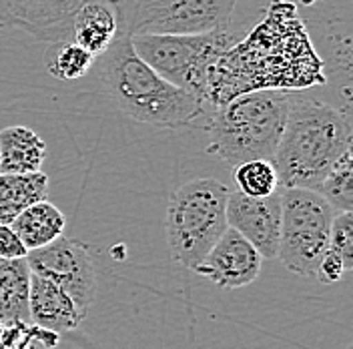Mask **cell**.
<instances>
[{
    "mask_svg": "<svg viewBox=\"0 0 353 349\" xmlns=\"http://www.w3.org/2000/svg\"><path fill=\"white\" fill-rule=\"evenodd\" d=\"M92 66L110 103L137 123L179 129L193 125L205 112L199 97L163 79L134 52L127 32L119 30L109 48L94 57Z\"/></svg>",
    "mask_w": 353,
    "mask_h": 349,
    "instance_id": "1",
    "label": "cell"
},
{
    "mask_svg": "<svg viewBox=\"0 0 353 349\" xmlns=\"http://www.w3.org/2000/svg\"><path fill=\"white\" fill-rule=\"evenodd\" d=\"M352 109L333 107L327 101L289 92L285 127L271 163L279 187L317 191L337 157L352 147Z\"/></svg>",
    "mask_w": 353,
    "mask_h": 349,
    "instance_id": "2",
    "label": "cell"
},
{
    "mask_svg": "<svg viewBox=\"0 0 353 349\" xmlns=\"http://www.w3.org/2000/svg\"><path fill=\"white\" fill-rule=\"evenodd\" d=\"M289 90L259 88L221 103L207 121V153L231 167L247 161H271L285 127Z\"/></svg>",
    "mask_w": 353,
    "mask_h": 349,
    "instance_id": "3",
    "label": "cell"
},
{
    "mask_svg": "<svg viewBox=\"0 0 353 349\" xmlns=\"http://www.w3.org/2000/svg\"><path fill=\"white\" fill-rule=\"evenodd\" d=\"M231 189L219 179H193L173 191L167 205L165 231L176 265L193 269L227 229Z\"/></svg>",
    "mask_w": 353,
    "mask_h": 349,
    "instance_id": "4",
    "label": "cell"
},
{
    "mask_svg": "<svg viewBox=\"0 0 353 349\" xmlns=\"http://www.w3.org/2000/svg\"><path fill=\"white\" fill-rule=\"evenodd\" d=\"M134 52L175 87L193 92L207 105L213 66L235 39L227 30L205 34H134Z\"/></svg>",
    "mask_w": 353,
    "mask_h": 349,
    "instance_id": "5",
    "label": "cell"
},
{
    "mask_svg": "<svg viewBox=\"0 0 353 349\" xmlns=\"http://www.w3.org/2000/svg\"><path fill=\"white\" fill-rule=\"evenodd\" d=\"M281 233L279 251L287 271L299 277H315V269L330 245L335 209L313 189L279 187Z\"/></svg>",
    "mask_w": 353,
    "mask_h": 349,
    "instance_id": "6",
    "label": "cell"
},
{
    "mask_svg": "<svg viewBox=\"0 0 353 349\" xmlns=\"http://www.w3.org/2000/svg\"><path fill=\"white\" fill-rule=\"evenodd\" d=\"M237 0H112L127 34H205L227 30Z\"/></svg>",
    "mask_w": 353,
    "mask_h": 349,
    "instance_id": "7",
    "label": "cell"
},
{
    "mask_svg": "<svg viewBox=\"0 0 353 349\" xmlns=\"http://www.w3.org/2000/svg\"><path fill=\"white\" fill-rule=\"evenodd\" d=\"M32 273L59 285L87 313L97 293V267L85 245L65 235L26 253Z\"/></svg>",
    "mask_w": 353,
    "mask_h": 349,
    "instance_id": "8",
    "label": "cell"
},
{
    "mask_svg": "<svg viewBox=\"0 0 353 349\" xmlns=\"http://www.w3.org/2000/svg\"><path fill=\"white\" fill-rule=\"evenodd\" d=\"M227 227L239 231L263 259H275L281 233V191L267 197H249L241 191L227 199Z\"/></svg>",
    "mask_w": 353,
    "mask_h": 349,
    "instance_id": "9",
    "label": "cell"
},
{
    "mask_svg": "<svg viewBox=\"0 0 353 349\" xmlns=\"http://www.w3.org/2000/svg\"><path fill=\"white\" fill-rule=\"evenodd\" d=\"M85 0H0V24L37 41H72V21Z\"/></svg>",
    "mask_w": 353,
    "mask_h": 349,
    "instance_id": "10",
    "label": "cell"
},
{
    "mask_svg": "<svg viewBox=\"0 0 353 349\" xmlns=\"http://www.w3.org/2000/svg\"><path fill=\"white\" fill-rule=\"evenodd\" d=\"M261 253L233 227H227L193 271L223 289L253 283L261 273Z\"/></svg>",
    "mask_w": 353,
    "mask_h": 349,
    "instance_id": "11",
    "label": "cell"
},
{
    "mask_svg": "<svg viewBox=\"0 0 353 349\" xmlns=\"http://www.w3.org/2000/svg\"><path fill=\"white\" fill-rule=\"evenodd\" d=\"M30 323L41 331L65 333L77 329L87 313H83L74 299L59 285L30 271V293H28Z\"/></svg>",
    "mask_w": 353,
    "mask_h": 349,
    "instance_id": "12",
    "label": "cell"
},
{
    "mask_svg": "<svg viewBox=\"0 0 353 349\" xmlns=\"http://www.w3.org/2000/svg\"><path fill=\"white\" fill-rule=\"evenodd\" d=\"M119 34L117 12L110 0H85L72 21V41L99 57Z\"/></svg>",
    "mask_w": 353,
    "mask_h": 349,
    "instance_id": "13",
    "label": "cell"
},
{
    "mask_svg": "<svg viewBox=\"0 0 353 349\" xmlns=\"http://www.w3.org/2000/svg\"><path fill=\"white\" fill-rule=\"evenodd\" d=\"M28 293L30 267L26 257L0 259V323L4 328L30 323Z\"/></svg>",
    "mask_w": 353,
    "mask_h": 349,
    "instance_id": "14",
    "label": "cell"
},
{
    "mask_svg": "<svg viewBox=\"0 0 353 349\" xmlns=\"http://www.w3.org/2000/svg\"><path fill=\"white\" fill-rule=\"evenodd\" d=\"M46 159V143L21 125L0 131V173H37Z\"/></svg>",
    "mask_w": 353,
    "mask_h": 349,
    "instance_id": "15",
    "label": "cell"
},
{
    "mask_svg": "<svg viewBox=\"0 0 353 349\" xmlns=\"http://www.w3.org/2000/svg\"><path fill=\"white\" fill-rule=\"evenodd\" d=\"M10 227L17 231L24 247L32 251L61 237L65 233L66 217L57 205H52L48 199H43L22 209L10 223Z\"/></svg>",
    "mask_w": 353,
    "mask_h": 349,
    "instance_id": "16",
    "label": "cell"
},
{
    "mask_svg": "<svg viewBox=\"0 0 353 349\" xmlns=\"http://www.w3.org/2000/svg\"><path fill=\"white\" fill-rule=\"evenodd\" d=\"M48 195V177L37 173H0V223L10 225L28 205Z\"/></svg>",
    "mask_w": 353,
    "mask_h": 349,
    "instance_id": "17",
    "label": "cell"
},
{
    "mask_svg": "<svg viewBox=\"0 0 353 349\" xmlns=\"http://www.w3.org/2000/svg\"><path fill=\"white\" fill-rule=\"evenodd\" d=\"M94 54H90L87 48L74 41H57L48 43L44 52V66L48 74H52L59 81H77L88 74L92 68Z\"/></svg>",
    "mask_w": 353,
    "mask_h": 349,
    "instance_id": "18",
    "label": "cell"
},
{
    "mask_svg": "<svg viewBox=\"0 0 353 349\" xmlns=\"http://www.w3.org/2000/svg\"><path fill=\"white\" fill-rule=\"evenodd\" d=\"M352 147L337 157L327 174L317 187V193L323 197L335 211H353V161Z\"/></svg>",
    "mask_w": 353,
    "mask_h": 349,
    "instance_id": "19",
    "label": "cell"
},
{
    "mask_svg": "<svg viewBox=\"0 0 353 349\" xmlns=\"http://www.w3.org/2000/svg\"><path fill=\"white\" fill-rule=\"evenodd\" d=\"M233 177H235V183L243 195L267 197L273 191H277V187H279L273 163L265 161V159H255V161H247V163L237 165L233 171Z\"/></svg>",
    "mask_w": 353,
    "mask_h": 349,
    "instance_id": "20",
    "label": "cell"
},
{
    "mask_svg": "<svg viewBox=\"0 0 353 349\" xmlns=\"http://www.w3.org/2000/svg\"><path fill=\"white\" fill-rule=\"evenodd\" d=\"M330 247L335 251L347 267V271L353 269V211H335L331 221Z\"/></svg>",
    "mask_w": 353,
    "mask_h": 349,
    "instance_id": "21",
    "label": "cell"
},
{
    "mask_svg": "<svg viewBox=\"0 0 353 349\" xmlns=\"http://www.w3.org/2000/svg\"><path fill=\"white\" fill-rule=\"evenodd\" d=\"M345 273H347V267H345L343 259H341L335 251H331L330 247H327V251L323 253L321 261H319L317 269H315V277H317L321 283L331 285L341 281Z\"/></svg>",
    "mask_w": 353,
    "mask_h": 349,
    "instance_id": "22",
    "label": "cell"
},
{
    "mask_svg": "<svg viewBox=\"0 0 353 349\" xmlns=\"http://www.w3.org/2000/svg\"><path fill=\"white\" fill-rule=\"evenodd\" d=\"M26 253L28 249L24 247L17 231L10 225L0 223V259H22Z\"/></svg>",
    "mask_w": 353,
    "mask_h": 349,
    "instance_id": "23",
    "label": "cell"
},
{
    "mask_svg": "<svg viewBox=\"0 0 353 349\" xmlns=\"http://www.w3.org/2000/svg\"><path fill=\"white\" fill-rule=\"evenodd\" d=\"M0 333H4V326L2 323H0Z\"/></svg>",
    "mask_w": 353,
    "mask_h": 349,
    "instance_id": "24",
    "label": "cell"
},
{
    "mask_svg": "<svg viewBox=\"0 0 353 349\" xmlns=\"http://www.w3.org/2000/svg\"><path fill=\"white\" fill-rule=\"evenodd\" d=\"M343 349H353V346H347V348H343Z\"/></svg>",
    "mask_w": 353,
    "mask_h": 349,
    "instance_id": "25",
    "label": "cell"
}]
</instances>
